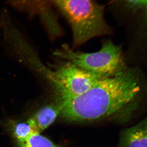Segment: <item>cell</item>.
I'll return each instance as SVG.
<instances>
[{"label":"cell","mask_w":147,"mask_h":147,"mask_svg":"<svg viewBox=\"0 0 147 147\" xmlns=\"http://www.w3.org/2000/svg\"><path fill=\"white\" fill-rule=\"evenodd\" d=\"M142 85L139 72L127 67L102 79L83 94L59 102L60 113L74 121L109 117L134 104L141 94Z\"/></svg>","instance_id":"obj_1"},{"label":"cell","mask_w":147,"mask_h":147,"mask_svg":"<svg viewBox=\"0 0 147 147\" xmlns=\"http://www.w3.org/2000/svg\"><path fill=\"white\" fill-rule=\"evenodd\" d=\"M71 26L73 46L78 47L96 37L111 33L103 7L94 0H51Z\"/></svg>","instance_id":"obj_2"},{"label":"cell","mask_w":147,"mask_h":147,"mask_svg":"<svg viewBox=\"0 0 147 147\" xmlns=\"http://www.w3.org/2000/svg\"><path fill=\"white\" fill-rule=\"evenodd\" d=\"M56 54L79 68L102 77L113 76L128 67L120 46L110 40L94 53L76 52L65 45Z\"/></svg>","instance_id":"obj_3"},{"label":"cell","mask_w":147,"mask_h":147,"mask_svg":"<svg viewBox=\"0 0 147 147\" xmlns=\"http://www.w3.org/2000/svg\"><path fill=\"white\" fill-rule=\"evenodd\" d=\"M106 78L88 72L67 61L51 74L59 102L83 94Z\"/></svg>","instance_id":"obj_4"},{"label":"cell","mask_w":147,"mask_h":147,"mask_svg":"<svg viewBox=\"0 0 147 147\" xmlns=\"http://www.w3.org/2000/svg\"><path fill=\"white\" fill-rule=\"evenodd\" d=\"M147 121H143L135 126L123 131L120 147H147Z\"/></svg>","instance_id":"obj_5"},{"label":"cell","mask_w":147,"mask_h":147,"mask_svg":"<svg viewBox=\"0 0 147 147\" xmlns=\"http://www.w3.org/2000/svg\"><path fill=\"white\" fill-rule=\"evenodd\" d=\"M60 113L58 106L46 105L40 109L30 118L37 132L44 131L55 121Z\"/></svg>","instance_id":"obj_6"},{"label":"cell","mask_w":147,"mask_h":147,"mask_svg":"<svg viewBox=\"0 0 147 147\" xmlns=\"http://www.w3.org/2000/svg\"><path fill=\"white\" fill-rule=\"evenodd\" d=\"M17 142L18 147H60L38 132H35L27 139Z\"/></svg>","instance_id":"obj_7"},{"label":"cell","mask_w":147,"mask_h":147,"mask_svg":"<svg viewBox=\"0 0 147 147\" xmlns=\"http://www.w3.org/2000/svg\"><path fill=\"white\" fill-rule=\"evenodd\" d=\"M13 7L27 11H35L47 7L50 0H7Z\"/></svg>","instance_id":"obj_8"},{"label":"cell","mask_w":147,"mask_h":147,"mask_svg":"<svg viewBox=\"0 0 147 147\" xmlns=\"http://www.w3.org/2000/svg\"><path fill=\"white\" fill-rule=\"evenodd\" d=\"M35 132H37L30 119L26 122L16 124L13 129V135L17 142L27 139Z\"/></svg>","instance_id":"obj_9"},{"label":"cell","mask_w":147,"mask_h":147,"mask_svg":"<svg viewBox=\"0 0 147 147\" xmlns=\"http://www.w3.org/2000/svg\"><path fill=\"white\" fill-rule=\"evenodd\" d=\"M128 8L137 11L139 10L146 11L147 0H120Z\"/></svg>","instance_id":"obj_10"}]
</instances>
